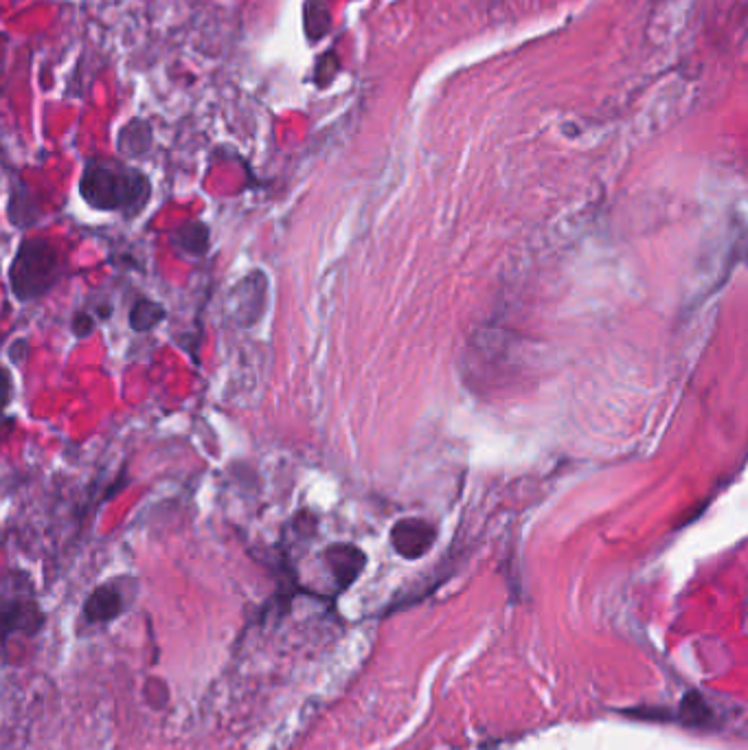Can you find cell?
<instances>
[{
  "mask_svg": "<svg viewBox=\"0 0 748 750\" xmlns=\"http://www.w3.org/2000/svg\"><path fill=\"white\" fill-rule=\"evenodd\" d=\"M79 193L88 207L97 211H119L136 218L152 196L150 178L128 165L93 161L79 178Z\"/></svg>",
  "mask_w": 748,
  "mask_h": 750,
  "instance_id": "obj_1",
  "label": "cell"
},
{
  "mask_svg": "<svg viewBox=\"0 0 748 750\" xmlns=\"http://www.w3.org/2000/svg\"><path fill=\"white\" fill-rule=\"evenodd\" d=\"M62 270L64 266L58 248L40 237H29L18 246V253L11 261V292L22 303L36 301L60 281Z\"/></svg>",
  "mask_w": 748,
  "mask_h": 750,
  "instance_id": "obj_2",
  "label": "cell"
},
{
  "mask_svg": "<svg viewBox=\"0 0 748 750\" xmlns=\"http://www.w3.org/2000/svg\"><path fill=\"white\" fill-rule=\"evenodd\" d=\"M266 305V277L262 272H253V275L244 277L237 286L231 290L229 297V310L233 321L240 325H253L264 314Z\"/></svg>",
  "mask_w": 748,
  "mask_h": 750,
  "instance_id": "obj_3",
  "label": "cell"
},
{
  "mask_svg": "<svg viewBox=\"0 0 748 750\" xmlns=\"http://www.w3.org/2000/svg\"><path fill=\"white\" fill-rule=\"evenodd\" d=\"M123 608H126V599L123 593L115 586H99L97 590L90 593L84 604V619L88 623H108L117 619Z\"/></svg>",
  "mask_w": 748,
  "mask_h": 750,
  "instance_id": "obj_4",
  "label": "cell"
},
{
  "mask_svg": "<svg viewBox=\"0 0 748 750\" xmlns=\"http://www.w3.org/2000/svg\"><path fill=\"white\" fill-rule=\"evenodd\" d=\"M42 625V612L33 601H11L0 612V634L7 636L11 632H38Z\"/></svg>",
  "mask_w": 748,
  "mask_h": 750,
  "instance_id": "obj_5",
  "label": "cell"
},
{
  "mask_svg": "<svg viewBox=\"0 0 748 750\" xmlns=\"http://www.w3.org/2000/svg\"><path fill=\"white\" fill-rule=\"evenodd\" d=\"M406 527L411 531H406L404 525H398L393 529V547L398 549L404 558H419V555L426 553L430 542H433V531H430L424 522L413 520H408Z\"/></svg>",
  "mask_w": 748,
  "mask_h": 750,
  "instance_id": "obj_6",
  "label": "cell"
},
{
  "mask_svg": "<svg viewBox=\"0 0 748 750\" xmlns=\"http://www.w3.org/2000/svg\"><path fill=\"white\" fill-rule=\"evenodd\" d=\"M325 558L327 562H330L332 573L340 588H347L351 582H354L360 573V568L365 566V555L354 547H343V544L332 547L325 553Z\"/></svg>",
  "mask_w": 748,
  "mask_h": 750,
  "instance_id": "obj_7",
  "label": "cell"
},
{
  "mask_svg": "<svg viewBox=\"0 0 748 750\" xmlns=\"http://www.w3.org/2000/svg\"><path fill=\"white\" fill-rule=\"evenodd\" d=\"M172 244L185 255H204L209 250V229L204 222H187L174 231Z\"/></svg>",
  "mask_w": 748,
  "mask_h": 750,
  "instance_id": "obj_8",
  "label": "cell"
},
{
  "mask_svg": "<svg viewBox=\"0 0 748 750\" xmlns=\"http://www.w3.org/2000/svg\"><path fill=\"white\" fill-rule=\"evenodd\" d=\"M152 145V128L143 119L130 121L119 134V150L126 156H141Z\"/></svg>",
  "mask_w": 748,
  "mask_h": 750,
  "instance_id": "obj_9",
  "label": "cell"
},
{
  "mask_svg": "<svg viewBox=\"0 0 748 750\" xmlns=\"http://www.w3.org/2000/svg\"><path fill=\"white\" fill-rule=\"evenodd\" d=\"M165 308L161 303L150 301V299H141L132 305L130 310V327L134 332H150L156 325H161L165 321Z\"/></svg>",
  "mask_w": 748,
  "mask_h": 750,
  "instance_id": "obj_10",
  "label": "cell"
},
{
  "mask_svg": "<svg viewBox=\"0 0 748 750\" xmlns=\"http://www.w3.org/2000/svg\"><path fill=\"white\" fill-rule=\"evenodd\" d=\"M678 720L689 724V726H698V729H700V726H711L713 724V711L707 704V700L700 696V693L691 691L683 698V702H680Z\"/></svg>",
  "mask_w": 748,
  "mask_h": 750,
  "instance_id": "obj_11",
  "label": "cell"
},
{
  "mask_svg": "<svg viewBox=\"0 0 748 750\" xmlns=\"http://www.w3.org/2000/svg\"><path fill=\"white\" fill-rule=\"evenodd\" d=\"M11 397H14V378H11L9 369L0 367V413L9 406Z\"/></svg>",
  "mask_w": 748,
  "mask_h": 750,
  "instance_id": "obj_12",
  "label": "cell"
},
{
  "mask_svg": "<svg viewBox=\"0 0 748 750\" xmlns=\"http://www.w3.org/2000/svg\"><path fill=\"white\" fill-rule=\"evenodd\" d=\"M95 332V318L88 312H79L73 318V334L77 338H86Z\"/></svg>",
  "mask_w": 748,
  "mask_h": 750,
  "instance_id": "obj_13",
  "label": "cell"
},
{
  "mask_svg": "<svg viewBox=\"0 0 748 750\" xmlns=\"http://www.w3.org/2000/svg\"><path fill=\"white\" fill-rule=\"evenodd\" d=\"M27 354H29V343L25 338H18V340H14V343H11V347H9L11 362H16V365H18V362L27 358Z\"/></svg>",
  "mask_w": 748,
  "mask_h": 750,
  "instance_id": "obj_14",
  "label": "cell"
}]
</instances>
